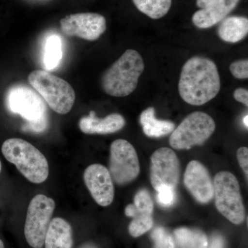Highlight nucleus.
<instances>
[{
    "label": "nucleus",
    "instance_id": "20",
    "mask_svg": "<svg viewBox=\"0 0 248 248\" xmlns=\"http://www.w3.org/2000/svg\"><path fill=\"white\" fill-rule=\"evenodd\" d=\"M174 239L179 248H208L206 235L197 229L178 228L174 232Z\"/></svg>",
    "mask_w": 248,
    "mask_h": 248
},
{
    "label": "nucleus",
    "instance_id": "5",
    "mask_svg": "<svg viewBox=\"0 0 248 248\" xmlns=\"http://www.w3.org/2000/svg\"><path fill=\"white\" fill-rule=\"evenodd\" d=\"M213 184L218 211L234 224H241L246 214L237 179L231 172L221 171L215 175Z\"/></svg>",
    "mask_w": 248,
    "mask_h": 248
},
{
    "label": "nucleus",
    "instance_id": "17",
    "mask_svg": "<svg viewBox=\"0 0 248 248\" xmlns=\"http://www.w3.org/2000/svg\"><path fill=\"white\" fill-rule=\"evenodd\" d=\"M73 230L68 222L60 217L50 221L46 234L45 248H72Z\"/></svg>",
    "mask_w": 248,
    "mask_h": 248
},
{
    "label": "nucleus",
    "instance_id": "21",
    "mask_svg": "<svg viewBox=\"0 0 248 248\" xmlns=\"http://www.w3.org/2000/svg\"><path fill=\"white\" fill-rule=\"evenodd\" d=\"M133 1L142 14L152 19H158L169 13L172 0H133Z\"/></svg>",
    "mask_w": 248,
    "mask_h": 248
},
{
    "label": "nucleus",
    "instance_id": "14",
    "mask_svg": "<svg viewBox=\"0 0 248 248\" xmlns=\"http://www.w3.org/2000/svg\"><path fill=\"white\" fill-rule=\"evenodd\" d=\"M184 185L197 202L207 203L214 198V184L206 168L200 161H191L184 174Z\"/></svg>",
    "mask_w": 248,
    "mask_h": 248
},
{
    "label": "nucleus",
    "instance_id": "25",
    "mask_svg": "<svg viewBox=\"0 0 248 248\" xmlns=\"http://www.w3.org/2000/svg\"><path fill=\"white\" fill-rule=\"evenodd\" d=\"M230 71L232 75L236 79H248V60H238V61L232 62L230 66Z\"/></svg>",
    "mask_w": 248,
    "mask_h": 248
},
{
    "label": "nucleus",
    "instance_id": "11",
    "mask_svg": "<svg viewBox=\"0 0 248 248\" xmlns=\"http://www.w3.org/2000/svg\"><path fill=\"white\" fill-rule=\"evenodd\" d=\"M180 178V164L177 155L169 148H161L152 155L151 182L156 190L166 185L175 188Z\"/></svg>",
    "mask_w": 248,
    "mask_h": 248
},
{
    "label": "nucleus",
    "instance_id": "9",
    "mask_svg": "<svg viewBox=\"0 0 248 248\" xmlns=\"http://www.w3.org/2000/svg\"><path fill=\"white\" fill-rule=\"evenodd\" d=\"M109 172L118 185L130 184L140 172V161L133 145L125 140H115L110 146Z\"/></svg>",
    "mask_w": 248,
    "mask_h": 248
},
{
    "label": "nucleus",
    "instance_id": "30",
    "mask_svg": "<svg viewBox=\"0 0 248 248\" xmlns=\"http://www.w3.org/2000/svg\"><path fill=\"white\" fill-rule=\"evenodd\" d=\"M248 116L247 115L246 116V117H244V125H246V128H248Z\"/></svg>",
    "mask_w": 248,
    "mask_h": 248
},
{
    "label": "nucleus",
    "instance_id": "29",
    "mask_svg": "<svg viewBox=\"0 0 248 248\" xmlns=\"http://www.w3.org/2000/svg\"><path fill=\"white\" fill-rule=\"evenodd\" d=\"M80 248H98V247L92 243H88V244L83 245Z\"/></svg>",
    "mask_w": 248,
    "mask_h": 248
},
{
    "label": "nucleus",
    "instance_id": "19",
    "mask_svg": "<svg viewBox=\"0 0 248 248\" xmlns=\"http://www.w3.org/2000/svg\"><path fill=\"white\" fill-rule=\"evenodd\" d=\"M140 124L143 133L152 138H159L172 133L175 125L172 122L159 120L155 117V109L150 107L140 115Z\"/></svg>",
    "mask_w": 248,
    "mask_h": 248
},
{
    "label": "nucleus",
    "instance_id": "10",
    "mask_svg": "<svg viewBox=\"0 0 248 248\" xmlns=\"http://www.w3.org/2000/svg\"><path fill=\"white\" fill-rule=\"evenodd\" d=\"M107 27L106 18L95 13L71 14L60 20V28L65 35L91 42L98 40Z\"/></svg>",
    "mask_w": 248,
    "mask_h": 248
},
{
    "label": "nucleus",
    "instance_id": "23",
    "mask_svg": "<svg viewBox=\"0 0 248 248\" xmlns=\"http://www.w3.org/2000/svg\"><path fill=\"white\" fill-rule=\"evenodd\" d=\"M151 238L155 244L153 248H175L174 239L164 228H155L151 233Z\"/></svg>",
    "mask_w": 248,
    "mask_h": 248
},
{
    "label": "nucleus",
    "instance_id": "12",
    "mask_svg": "<svg viewBox=\"0 0 248 248\" xmlns=\"http://www.w3.org/2000/svg\"><path fill=\"white\" fill-rule=\"evenodd\" d=\"M85 184L96 203L107 207L115 197L113 182L108 170L101 164H92L85 170Z\"/></svg>",
    "mask_w": 248,
    "mask_h": 248
},
{
    "label": "nucleus",
    "instance_id": "8",
    "mask_svg": "<svg viewBox=\"0 0 248 248\" xmlns=\"http://www.w3.org/2000/svg\"><path fill=\"white\" fill-rule=\"evenodd\" d=\"M55 208L53 199L40 194L34 197L29 203L24 235L28 244L32 248H43Z\"/></svg>",
    "mask_w": 248,
    "mask_h": 248
},
{
    "label": "nucleus",
    "instance_id": "3",
    "mask_svg": "<svg viewBox=\"0 0 248 248\" xmlns=\"http://www.w3.org/2000/svg\"><path fill=\"white\" fill-rule=\"evenodd\" d=\"M4 157L16 165L24 177L34 184H42L49 174V166L45 155L25 140L11 138L1 146Z\"/></svg>",
    "mask_w": 248,
    "mask_h": 248
},
{
    "label": "nucleus",
    "instance_id": "7",
    "mask_svg": "<svg viewBox=\"0 0 248 248\" xmlns=\"http://www.w3.org/2000/svg\"><path fill=\"white\" fill-rule=\"evenodd\" d=\"M6 104L10 110L28 121V130L42 131L46 128V110L38 94L27 86H17L9 90Z\"/></svg>",
    "mask_w": 248,
    "mask_h": 248
},
{
    "label": "nucleus",
    "instance_id": "2",
    "mask_svg": "<svg viewBox=\"0 0 248 248\" xmlns=\"http://www.w3.org/2000/svg\"><path fill=\"white\" fill-rule=\"evenodd\" d=\"M144 67L141 55L128 49L103 75L102 89L112 97H126L136 89Z\"/></svg>",
    "mask_w": 248,
    "mask_h": 248
},
{
    "label": "nucleus",
    "instance_id": "6",
    "mask_svg": "<svg viewBox=\"0 0 248 248\" xmlns=\"http://www.w3.org/2000/svg\"><path fill=\"white\" fill-rule=\"evenodd\" d=\"M216 128L215 121L208 114L195 112L187 115L173 130L170 144L176 150H189L203 144Z\"/></svg>",
    "mask_w": 248,
    "mask_h": 248
},
{
    "label": "nucleus",
    "instance_id": "16",
    "mask_svg": "<svg viewBox=\"0 0 248 248\" xmlns=\"http://www.w3.org/2000/svg\"><path fill=\"white\" fill-rule=\"evenodd\" d=\"M125 124V119L120 114L112 113L99 119L94 111H91L89 116L80 119L79 127L82 133L88 135H108L120 131Z\"/></svg>",
    "mask_w": 248,
    "mask_h": 248
},
{
    "label": "nucleus",
    "instance_id": "4",
    "mask_svg": "<svg viewBox=\"0 0 248 248\" xmlns=\"http://www.w3.org/2000/svg\"><path fill=\"white\" fill-rule=\"evenodd\" d=\"M28 79L52 110L60 115H66L71 110L76 101V93L69 83L41 69L31 72Z\"/></svg>",
    "mask_w": 248,
    "mask_h": 248
},
{
    "label": "nucleus",
    "instance_id": "27",
    "mask_svg": "<svg viewBox=\"0 0 248 248\" xmlns=\"http://www.w3.org/2000/svg\"><path fill=\"white\" fill-rule=\"evenodd\" d=\"M235 100L242 103L245 106H248V91L247 89L239 88L236 89L233 93Z\"/></svg>",
    "mask_w": 248,
    "mask_h": 248
},
{
    "label": "nucleus",
    "instance_id": "32",
    "mask_svg": "<svg viewBox=\"0 0 248 248\" xmlns=\"http://www.w3.org/2000/svg\"><path fill=\"white\" fill-rule=\"evenodd\" d=\"M1 161H0V172H1Z\"/></svg>",
    "mask_w": 248,
    "mask_h": 248
},
{
    "label": "nucleus",
    "instance_id": "1",
    "mask_svg": "<svg viewBox=\"0 0 248 248\" xmlns=\"http://www.w3.org/2000/svg\"><path fill=\"white\" fill-rule=\"evenodd\" d=\"M221 89L219 74L215 62L195 56L184 63L179 81L183 100L192 106H202L214 99Z\"/></svg>",
    "mask_w": 248,
    "mask_h": 248
},
{
    "label": "nucleus",
    "instance_id": "28",
    "mask_svg": "<svg viewBox=\"0 0 248 248\" xmlns=\"http://www.w3.org/2000/svg\"><path fill=\"white\" fill-rule=\"evenodd\" d=\"M209 248H226L224 240L219 235H215L212 238Z\"/></svg>",
    "mask_w": 248,
    "mask_h": 248
},
{
    "label": "nucleus",
    "instance_id": "18",
    "mask_svg": "<svg viewBox=\"0 0 248 248\" xmlns=\"http://www.w3.org/2000/svg\"><path fill=\"white\" fill-rule=\"evenodd\" d=\"M217 33L218 37L228 43H237L248 34V18L232 16L221 21Z\"/></svg>",
    "mask_w": 248,
    "mask_h": 248
},
{
    "label": "nucleus",
    "instance_id": "24",
    "mask_svg": "<svg viewBox=\"0 0 248 248\" xmlns=\"http://www.w3.org/2000/svg\"><path fill=\"white\" fill-rule=\"evenodd\" d=\"M156 202L165 208L172 206L176 201V192L174 187L163 185L156 189Z\"/></svg>",
    "mask_w": 248,
    "mask_h": 248
},
{
    "label": "nucleus",
    "instance_id": "15",
    "mask_svg": "<svg viewBox=\"0 0 248 248\" xmlns=\"http://www.w3.org/2000/svg\"><path fill=\"white\" fill-rule=\"evenodd\" d=\"M240 0H197L199 11L192 22L199 29H209L221 22L239 4Z\"/></svg>",
    "mask_w": 248,
    "mask_h": 248
},
{
    "label": "nucleus",
    "instance_id": "13",
    "mask_svg": "<svg viewBox=\"0 0 248 248\" xmlns=\"http://www.w3.org/2000/svg\"><path fill=\"white\" fill-rule=\"evenodd\" d=\"M154 204L151 196L145 189L139 191L135 196L134 203L125 209L127 217H132L133 221L128 227L130 234L139 237L149 231L153 226V215Z\"/></svg>",
    "mask_w": 248,
    "mask_h": 248
},
{
    "label": "nucleus",
    "instance_id": "26",
    "mask_svg": "<svg viewBox=\"0 0 248 248\" xmlns=\"http://www.w3.org/2000/svg\"><path fill=\"white\" fill-rule=\"evenodd\" d=\"M238 162L241 166V169L246 174L248 175V149L246 147L240 148L237 151Z\"/></svg>",
    "mask_w": 248,
    "mask_h": 248
},
{
    "label": "nucleus",
    "instance_id": "31",
    "mask_svg": "<svg viewBox=\"0 0 248 248\" xmlns=\"http://www.w3.org/2000/svg\"><path fill=\"white\" fill-rule=\"evenodd\" d=\"M0 248H4V244H3V242L1 240H0Z\"/></svg>",
    "mask_w": 248,
    "mask_h": 248
},
{
    "label": "nucleus",
    "instance_id": "22",
    "mask_svg": "<svg viewBox=\"0 0 248 248\" xmlns=\"http://www.w3.org/2000/svg\"><path fill=\"white\" fill-rule=\"evenodd\" d=\"M62 58V40L59 36H49L46 41L44 62L47 70H53L58 66Z\"/></svg>",
    "mask_w": 248,
    "mask_h": 248
}]
</instances>
